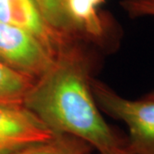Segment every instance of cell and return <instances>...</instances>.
Returning a JSON list of instances; mask_svg holds the SVG:
<instances>
[{
  "mask_svg": "<svg viewBox=\"0 0 154 154\" xmlns=\"http://www.w3.org/2000/svg\"><path fill=\"white\" fill-rule=\"evenodd\" d=\"M96 154H134V153L130 152L126 148V146H124V147H121V148H117V149H116V150H113V151L109 152H105V153H99V152H97Z\"/></svg>",
  "mask_w": 154,
  "mask_h": 154,
  "instance_id": "10",
  "label": "cell"
},
{
  "mask_svg": "<svg viewBox=\"0 0 154 154\" xmlns=\"http://www.w3.org/2000/svg\"><path fill=\"white\" fill-rule=\"evenodd\" d=\"M0 22L32 34L55 58L71 45L81 41L51 26L34 0H0Z\"/></svg>",
  "mask_w": 154,
  "mask_h": 154,
  "instance_id": "4",
  "label": "cell"
},
{
  "mask_svg": "<svg viewBox=\"0 0 154 154\" xmlns=\"http://www.w3.org/2000/svg\"><path fill=\"white\" fill-rule=\"evenodd\" d=\"M90 154H92V153H90Z\"/></svg>",
  "mask_w": 154,
  "mask_h": 154,
  "instance_id": "12",
  "label": "cell"
},
{
  "mask_svg": "<svg viewBox=\"0 0 154 154\" xmlns=\"http://www.w3.org/2000/svg\"><path fill=\"white\" fill-rule=\"evenodd\" d=\"M90 84L99 110L128 128L126 148L134 154H154V99H127L93 77Z\"/></svg>",
  "mask_w": 154,
  "mask_h": 154,
  "instance_id": "2",
  "label": "cell"
},
{
  "mask_svg": "<svg viewBox=\"0 0 154 154\" xmlns=\"http://www.w3.org/2000/svg\"><path fill=\"white\" fill-rule=\"evenodd\" d=\"M93 151L89 144L75 136L54 134L45 140L26 146L10 154H90Z\"/></svg>",
  "mask_w": 154,
  "mask_h": 154,
  "instance_id": "7",
  "label": "cell"
},
{
  "mask_svg": "<svg viewBox=\"0 0 154 154\" xmlns=\"http://www.w3.org/2000/svg\"><path fill=\"white\" fill-rule=\"evenodd\" d=\"M55 57L32 34L0 22V62L37 80L52 66Z\"/></svg>",
  "mask_w": 154,
  "mask_h": 154,
  "instance_id": "3",
  "label": "cell"
},
{
  "mask_svg": "<svg viewBox=\"0 0 154 154\" xmlns=\"http://www.w3.org/2000/svg\"><path fill=\"white\" fill-rule=\"evenodd\" d=\"M53 135L25 106H0V154H10Z\"/></svg>",
  "mask_w": 154,
  "mask_h": 154,
  "instance_id": "5",
  "label": "cell"
},
{
  "mask_svg": "<svg viewBox=\"0 0 154 154\" xmlns=\"http://www.w3.org/2000/svg\"><path fill=\"white\" fill-rule=\"evenodd\" d=\"M51 26L66 35L84 41L67 15L63 0H34Z\"/></svg>",
  "mask_w": 154,
  "mask_h": 154,
  "instance_id": "8",
  "label": "cell"
},
{
  "mask_svg": "<svg viewBox=\"0 0 154 154\" xmlns=\"http://www.w3.org/2000/svg\"><path fill=\"white\" fill-rule=\"evenodd\" d=\"M120 5L130 18L154 17V0H122ZM144 98L154 99V90Z\"/></svg>",
  "mask_w": 154,
  "mask_h": 154,
  "instance_id": "9",
  "label": "cell"
},
{
  "mask_svg": "<svg viewBox=\"0 0 154 154\" xmlns=\"http://www.w3.org/2000/svg\"><path fill=\"white\" fill-rule=\"evenodd\" d=\"M91 58L82 42L62 51L33 84L24 106L54 134L88 143L99 153L126 146V138L105 122L91 89Z\"/></svg>",
  "mask_w": 154,
  "mask_h": 154,
  "instance_id": "1",
  "label": "cell"
},
{
  "mask_svg": "<svg viewBox=\"0 0 154 154\" xmlns=\"http://www.w3.org/2000/svg\"><path fill=\"white\" fill-rule=\"evenodd\" d=\"M89 1H91L95 5L99 6V7H101L105 3V0H89Z\"/></svg>",
  "mask_w": 154,
  "mask_h": 154,
  "instance_id": "11",
  "label": "cell"
},
{
  "mask_svg": "<svg viewBox=\"0 0 154 154\" xmlns=\"http://www.w3.org/2000/svg\"><path fill=\"white\" fill-rule=\"evenodd\" d=\"M36 82L0 62V106H24L27 95Z\"/></svg>",
  "mask_w": 154,
  "mask_h": 154,
  "instance_id": "6",
  "label": "cell"
}]
</instances>
